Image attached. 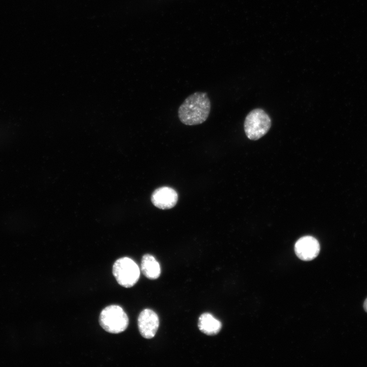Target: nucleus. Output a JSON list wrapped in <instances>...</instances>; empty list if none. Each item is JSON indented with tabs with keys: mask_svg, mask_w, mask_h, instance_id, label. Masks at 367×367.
Returning <instances> with one entry per match:
<instances>
[{
	"mask_svg": "<svg viewBox=\"0 0 367 367\" xmlns=\"http://www.w3.org/2000/svg\"><path fill=\"white\" fill-rule=\"evenodd\" d=\"M141 269L143 275L147 278L154 280L161 274V267L156 259L151 255L146 254L142 258Z\"/></svg>",
	"mask_w": 367,
	"mask_h": 367,
	"instance_id": "nucleus-9",
	"label": "nucleus"
},
{
	"mask_svg": "<svg viewBox=\"0 0 367 367\" xmlns=\"http://www.w3.org/2000/svg\"><path fill=\"white\" fill-rule=\"evenodd\" d=\"M159 319L157 314L150 309L143 310L138 318V326L141 335L144 338L153 337L159 328Z\"/></svg>",
	"mask_w": 367,
	"mask_h": 367,
	"instance_id": "nucleus-5",
	"label": "nucleus"
},
{
	"mask_svg": "<svg viewBox=\"0 0 367 367\" xmlns=\"http://www.w3.org/2000/svg\"><path fill=\"white\" fill-rule=\"evenodd\" d=\"M198 327L202 333L208 335H214L220 332L222 324L212 314L205 312L198 319Z\"/></svg>",
	"mask_w": 367,
	"mask_h": 367,
	"instance_id": "nucleus-8",
	"label": "nucleus"
},
{
	"mask_svg": "<svg viewBox=\"0 0 367 367\" xmlns=\"http://www.w3.org/2000/svg\"><path fill=\"white\" fill-rule=\"evenodd\" d=\"M271 126L270 117L261 109L251 111L246 116L244 125L246 135L251 140H257L263 137Z\"/></svg>",
	"mask_w": 367,
	"mask_h": 367,
	"instance_id": "nucleus-3",
	"label": "nucleus"
},
{
	"mask_svg": "<svg viewBox=\"0 0 367 367\" xmlns=\"http://www.w3.org/2000/svg\"><path fill=\"white\" fill-rule=\"evenodd\" d=\"M112 271L117 282L126 288L132 287L137 282L140 274L137 264L126 257L117 259L113 266Z\"/></svg>",
	"mask_w": 367,
	"mask_h": 367,
	"instance_id": "nucleus-4",
	"label": "nucleus"
},
{
	"mask_svg": "<svg viewBox=\"0 0 367 367\" xmlns=\"http://www.w3.org/2000/svg\"><path fill=\"white\" fill-rule=\"evenodd\" d=\"M151 199L156 207L163 209H169L176 204L178 195L172 188L163 187L158 188L153 192Z\"/></svg>",
	"mask_w": 367,
	"mask_h": 367,
	"instance_id": "nucleus-7",
	"label": "nucleus"
},
{
	"mask_svg": "<svg viewBox=\"0 0 367 367\" xmlns=\"http://www.w3.org/2000/svg\"><path fill=\"white\" fill-rule=\"evenodd\" d=\"M99 322L101 327L107 332L117 334L124 331L128 325V318L119 306L109 305L102 310Z\"/></svg>",
	"mask_w": 367,
	"mask_h": 367,
	"instance_id": "nucleus-2",
	"label": "nucleus"
},
{
	"mask_svg": "<svg viewBox=\"0 0 367 367\" xmlns=\"http://www.w3.org/2000/svg\"><path fill=\"white\" fill-rule=\"evenodd\" d=\"M211 109V101L207 94L196 92L187 97L179 106L178 116L185 125H198L206 120Z\"/></svg>",
	"mask_w": 367,
	"mask_h": 367,
	"instance_id": "nucleus-1",
	"label": "nucleus"
},
{
	"mask_svg": "<svg viewBox=\"0 0 367 367\" xmlns=\"http://www.w3.org/2000/svg\"><path fill=\"white\" fill-rule=\"evenodd\" d=\"M320 246L319 242L311 236H305L299 239L295 244V252L301 260H311L319 253Z\"/></svg>",
	"mask_w": 367,
	"mask_h": 367,
	"instance_id": "nucleus-6",
	"label": "nucleus"
},
{
	"mask_svg": "<svg viewBox=\"0 0 367 367\" xmlns=\"http://www.w3.org/2000/svg\"><path fill=\"white\" fill-rule=\"evenodd\" d=\"M363 308L365 311L367 312V298L364 301Z\"/></svg>",
	"mask_w": 367,
	"mask_h": 367,
	"instance_id": "nucleus-10",
	"label": "nucleus"
}]
</instances>
